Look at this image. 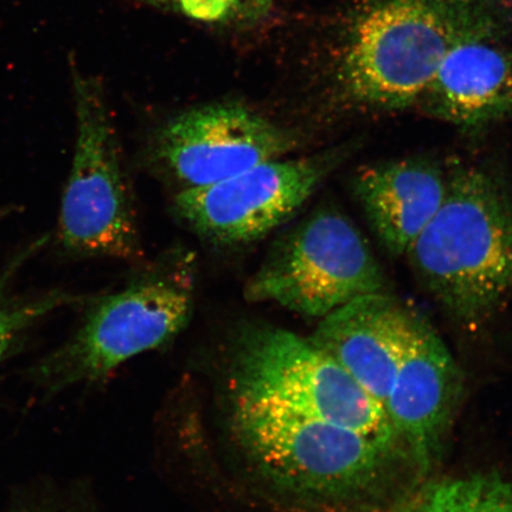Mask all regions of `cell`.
Returning a JSON list of instances; mask_svg holds the SVG:
<instances>
[{
	"label": "cell",
	"instance_id": "5",
	"mask_svg": "<svg viewBox=\"0 0 512 512\" xmlns=\"http://www.w3.org/2000/svg\"><path fill=\"white\" fill-rule=\"evenodd\" d=\"M234 437L262 477L304 498L360 491L393 452L361 433L284 409L230 402Z\"/></svg>",
	"mask_w": 512,
	"mask_h": 512
},
{
	"label": "cell",
	"instance_id": "6",
	"mask_svg": "<svg viewBox=\"0 0 512 512\" xmlns=\"http://www.w3.org/2000/svg\"><path fill=\"white\" fill-rule=\"evenodd\" d=\"M386 275L354 221L319 209L275 243L248 280L246 299L322 319L357 298L386 290Z\"/></svg>",
	"mask_w": 512,
	"mask_h": 512
},
{
	"label": "cell",
	"instance_id": "13",
	"mask_svg": "<svg viewBox=\"0 0 512 512\" xmlns=\"http://www.w3.org/2000/svg\"><path fill=\"white\" fill-rule=\"evenodd\" d=\"M30 254L31 251L19 255L0 277V361L32 324L68 303L67 294L59 292L35 298L18 297L11 292V279Z\"/></svg>",
	"mask_w": 512,
	"mask_h": 512
},
{
	"label": "cell",
	"instance_id": "10",
	"mask_svg": "<svg viewBox=\"0 0 512 512\" xmlns=\"http://www.w3.org/2000/svg\"><path fill=\"white\" fill-rule=\"evenodd\" d=\"M447 171L437 160L413 156L366 166L354 194L382 247L406 255L443 204Z\"/></svg>",
	"mask_w": 512,
	"mask_h": 512
},
{
	"label": "cell",
	"instance_id": "11",
	"mask_svg": "<svg viewBox=\"0 0 512 512\" xmlns=\"http://www.w3.org/2000/svg\"><path fill=\"white\" fill-rule=\"evenodd\" d=\"M428 117L464 131L512 117V51L490 40L457 47L441 63L418 104Z\"/></svg>",
	"mask_w": 512,
	"mask_h": 512
},
{
	"label": "cell",
	"instance_id": "15",
	"mask_svg": "<svg viewBox=\"0 0 512 512\" xmlns=\"http://www.w3.org/2000/svg\"><path fill=\"white\" fill-rule=\"evenodd\" d=\"M274 0H247L249 10L252 11L254 16L265 14V11L270 8Z\"/></svg>",
	"mask_w": 512,
	"mask_h": 512
},
{
	"label": "cell",
	"instance_id": "9",
	"mask_svg": "<svg viewBox=\"0 0 512 512\" xmlns=\"http://www.w3.org/2000/svg\"><path fill=\"white\" fill-rule=\"evenodd\" d=\"M296 133L238 102L184 111L159 128L151 155L182 190L207 187L296 150Z\"/></svg>",
	"mask_w": 512,
	"mask_h": 512
},
{
	"label": "cell",
	"instance_id": "4",
	"mask_svg": "<svg viewBox=\"0 0 512 512\" xmlns=\"http://www.w3.org/2000/svg\"><path fill=\"white\" fill-rule=\"evenodd\" d=\"M195 256L176 248L123 290L101 298L78 334L38 368L49 389L104 379L143 352L162 347L188 324L194 305Z\"/></svg>",
	"mask_w": 512,
	"mask_h": 512
},
{
	"label": "cell",
	"instance_id": "14",
	"mask_svg": "<svg viewBox=\"0 0 512 512\" xmlns=\"http://www.w3.org/2000/svg\"><path fill=\"white\" fill-rule=\"evenodd\" d=\"M159 8L178 12L196 21L220 22L233 16L243 0H146Z\"/></svg>",
	"mask_w": 512,
	"mask_h": 512
},
{
	"label": "cell",
	"instance_id": "7",
	"mask_svg": "<svg viewBox=\"0 0 512 512\" xmlns=\"http://www.w3.org/2000/svg\"><path fill=\"white\" fill-rule=\"evenodd\" d=\"M74 81L76 140L60 239L75 254L137 261L142 241L118 133L99 85L80 75Z\"/></svg>",
	"mask_w": 512,
	"mask_h": 512
},
{
	"label": "cell",
	"instance_id": "16",
	"mask_svg": "<svg viewBox=\"0 0 512 512\" xmlns=\"http://www.w3.org/2000/svg\"><path fill=\"white\" fill-rule=\"evenodd\" d=\"M6 213H8V210L0 209V220H2L3 217H5Z\"/></svg>",
	"mask_w": 512,
	"mask_h": 512
},
{
	"label": "cell",
	"instance_id": "12",
	"mask_svg": "<svg viewBox=\"0 0 512 512\" xmlns=\"http://www.w3.org/2000/svg\"><path fill=\"white\" fill-rule=\"evenodd\" d=\"M395 512H512V479L483 473L434 480Z\"/></svg>",
	"mask_w": 512,
	"mask_h": 512
},
{
	"label": "cell",
	"instance_id": "3",
	"mask_svg": "<svg viewBox=\"0 0 512 512\" xmlns=\"http://www.w3.org/2000/svg\"><path fill=\"white\" fill-rule=\"evenodd\" d=\"M228 389L230 402L330 422L398 451L380 407L311 337L272 325L247 326L236 339Z\"/></svg>",
	"mask_w": 512,
	"mask_h": 512
},
{
	"label": "cell",
	"instance_id": "2",
	"mask_svg": "<svg viewBox=\"0 0 512 512\" xmlns=\"http://www.w3.org/2000/svg\"><path fill=\"white\" fill-rule=\"evenodd\" d=\"M446 171L443 204L406 256L448 313L475 323L512 294V202L484 166L453 162Z\"/></svg>",
	"mask_w": 512,
	"mask_h": 512
},
{
	"label": "cell",
	"instance_id": "1",
	"mask_svg": "<svg viewBox=\"0 0 512 512\" xmlns=\"http://www.w3.org/2000/svg\"><path fill=\"white\" fill-rule=\"evenodd\" d=\"M501 0H374L350 32L338 83L351 104L399 111L418 104L448 54L504 29Z\"/></svg>",
	"mask_w": 512,
	"mask_h": 512
},
{
	"label": "cell",
	"instance_id": "8",
	"mask_svg": "<svg viewBox=\"0 0 512 512\" xmlns=\"http://www.w3.org/2000/svg\"><path fill=\"white\" fill-rule=\"evenodd\" d=\"M355 143L316 155L268 160L207 187L179 191L174 207L185 224L220 246L258 241L304 206Z\"/></svg>",
	"mask_w": 512,
	"mask_h": 512
}]
</instances>
